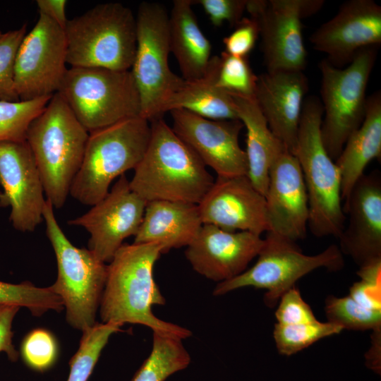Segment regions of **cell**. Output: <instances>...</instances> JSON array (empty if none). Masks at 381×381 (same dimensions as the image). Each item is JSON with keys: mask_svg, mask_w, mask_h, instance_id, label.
I'll list each match as a JSON object with an SVG mask.
<instances>
[{"mask_svg": "<svg viewBox=\"0 0 381 381\" xmlns=\"http://www.w3.org/2000/svg\"><path fill=\"white\" fill-rule=\"evenodd\" d=\"M217 85L231 96L255 97L258 76L253 72L247 57L221 54Z\"/></svg>", "mask_w": 381, "mask_h": 381, "instance_id": "obj_34", "label": "cell"}, {"mask_svg": "<svg viewBox=\"0 0 381 381\" xmlns=\"http://www.w3.org/2000/svg\"><path fill=\"white\" fill-rule=\"evenodd\" d=\"M269 231L296 242L306 236L308 199L300 164L288 150L274 159L265 195Z\"/></svg>", "mask_w": 381, "mask_h": 381, "instance_id": "obj_21", "label": "cell"}, {"mask_svg": "<svg viewBox=\"0 0 381 381\" xmlns=\"http://www.w3.org/2000/svg\"><path fill=\"white\" fill-rule=\"evenodd\" d=\"M146 205L123 174L104 198L68 223L85 229L90 235L88 249L101 261L109 262L123 240L138 232Z\"/></svg>", "mask_w": 381, "mask_h": 381, "instance_id": "obj_14", "label": "cell"}, {"mask_svg": "<svg viewBox=\"0 0 381 381\" xmlns=\"http://www.w3.org/2000/svg\"><path fill=\"white\" fill-rule=\"evenodd\" d=\"M89 132L59 92L30 122L25 134L47 199L54 208L66 202L84 156Z\"/></svg>", "mask_w": 381, "mask_h": 381, "instance_id": "obj_3", "label": "cell"}, {"mask_svg": "<svg viewBox=\"0 0 381 381\" xmlns=\"http://www.w3.org/2000/svg\"><path fill=\"white\" fill-rule=\"evenodd\" d=\"M20 306L11 304H0V352H5L11 361H16L18 353L16 350L12 339V322Z\"/></svg>", "mask_w": 381, "mask_h": 381, "instance_id": "obj_40", "label": "cell"}, {"mask_svg": "<svg viewBox=\"0 0 381 381\" xmlns=\"http://www.w3.org/2000/svg\"><path fill=\"white\" fill-rule=\"evenodd\" d=\"M349 296L363 306L381 310L380 286L361 279L351 286Z\"/></svg>", "mask_w": 381, "mask_h": 381, "instance_id": "obj_41", "label": "cell"}, {"mask_svg": "<svg viewBox=\"0 0 381 381\" xmlns=\"http://www.w3.org/2000/svg\"><path fill=\"white\" fill-rule=\"evenodd\" d=\"M279 301L275 312L279 324L296 325L318 320L311 308L305 302L299 290L295 286L284 293Z\"/></svg>", "mask_w": 381, "mask_h": 381, "instance_id": "obj_37", "label": "cell"}, {"mask_svg": "<svg viewBox=\"0 0 381 381\" xmlns=\"http://www.w3.org/2000/svg\"><path fill=\"white\" fill-rule=\"evenodd\" d=\"M231 97L238 119L246 128V176L255 189L265 196L271 165L286 148L270 131L255 97Z\"/></svg>", "mask_w": 381, "mask_h": 381, "instance_id": "obj_25", "label": "cell"}, {"mask_svg": "<svg viewBox=\"0 0 381 381\" xmlns=\"http://www.w3.org/2000/svg\"><path fill=\"white\" fill-rule=\"evenodd\" d=\"M0 304L25 307L35 316L49 310L59 312L64 306L60 296L50 286L37 287L30 282L15 284L0 281Z\"/></svg>", "mask_w": 381, "mask_h": 381, "instance_id": "obj_31", "label": "cell"}, {"mask_svg": "<svg viewBox=\"0 0 381 381\" xmlns=\"http://www.w3.org/2000/svg\"><path fill=\"white\" fill-rule=\"evenodd\" d=\"M27 33V25L0 36V100L20 101L15 89L14 67L19 46Z\"/></svg>", "mask_w": 381, "mask_h": 381, "instance_id": "obj_35", "label": "cell"}, {"mask_svg": "<svg viewBox=\"0 0 381 381\" xmlns=\"http://www.w3.org/2000/svg\"><path fill=\"white\" fill-rule=\"evenodd\" d=\"M150 136V122L140 116L89 133L83 162L69 194L85 205L92 206L100 201L114 179L138 165Z\"/></svg>", "mask_w": 381, "mask_h": 381, "instance_id": "obj_5", "label": "cell"}, {"mask_svg": "<svg viewBox=\"0 0 381 381\" xmlns=\"http://www.w3.org/2000/svg\"><path fill=\"white\" fill-rule=\"evenodd\" d=\"M323 4L322 0H247L246 10L258 25L267 72L303 71L307 52L302 19Z\"/></svg>", "mask_w": 381, "mask_h": 381, "instance_id": "obj_12", "label": "cell"}, {"mask_svg": "<svg viewBox=\"0 0 381 381\" xmlns=\"http://www.w3.org/2000/svg\"><path fill=\"white\" fill-rule=\"evenodd\" d=\"M264 243L260 236L249 231H229L202 224L185 255L196 272L220 283L246 271Z\"/></svg>", "mask_w": 381, "mask_h": 381, "instance_id": "obj_18", "label": "cell"}, {"mask_svg": "<svg viewBox=\"0 0 381 381\" xmlns=\"http://www.w3.org/2000/svg\"><path fill=\"white\" fill-rule=\"evenodd\" d=\"M381 327L373 330L372 345L365 355L366 365L376 373L380 372Z\"/></svg>", "mask_w": 381, "mask_h": 381, "instance_id": "obj_43", "label": "cell"}, {"mask_svg": "<svg viewBox=\"0 0 381 381\" xmlns=\"http://www.w3.org/2000/svg\"><path fill=\"white\" fill-rule=\"evenodd\" d=\"M137 45L131 72L140 100V116L162 118L172 95L185 80L169 65V15L157 3L143 2L136 16Z\"/></svg>", "mask_w": 381, "mask_h": 381, "instance_id": "obj_10", "label": "cell"}, {"mask_svg": "<svg viewBox=\"0 0 381 381\" xmlns=\"http://www.w3.org/2000/svg\"><path fill=\"white\" fill-rule=\"evenodd\" d=\"M71 67L131 70L137 45L136 18L120 3L95 6L68 20L64 29Z\"/></svg>", "mask_w": 381, "mask_h": 381, "instance_id": "obj_6", "label": "cell"}, {"mask_svg": "<svg viewBox=\"0 0 381 381\" xmlns=\"http://www.w3.org/2000/svg\"><path fill=\"white\" fill-rule=\"evenodd\" d=\"M121 326L113 322H96L83 331L79 348L69 362L67 381H87L110 336L121 331Z\"/></svg>", "mask_w": 381, "mask_h": 381, "instance_id": "obj_29", "label": "cell"}, {"mask_svg": "<svg viewBox=\"0 0 381 381\" xmlns=\"http://www.w3.org/2000/svg\"><path fill=\"white\" fill-rule=\"evenodd\" d=\"M66 55L64 29L40 14L16 56L14 83L19 100L52 97L57 92L68 69Z\"/></svg>", "mask_w": 381, "mask_h": 381, "instance_id": "obj_13", "label": "cell"}, {"mask_svg": "<svg viewBox=\"0 0 381 381\" xmlns=\"http://www.w3.org/2000/svg\"><path fill=\"white\" fill-rule=\"evenodd\" d=\"M0 206L10 207L18 231H32L43 219L46 200L32 152L25 140L0 142Z\"/></svg>", "mask_w": 381, "mask_h": 381, "instance_id": "obj_16", "label": "cell"}, {"mask_svg": "<svg viewBox=\"0 0 381 381\" xmlns=\"http://www.w3.org/2000/svg\"><path fill=\"white\" fill-rule=\"evenodd\" d=\"M51 97L28 101L0 100V142L25 140L29 124L45 107Z\"/></svg>", "mask_w": 381, "mask_h": 381, "instance_id": "obj_33", "label": "cell"}, {"mask_svg": "<svg viewBox=\"0 0 381 381\" xmlns=\"http://www.w3.org/2000/svg\"><path fill=\"white\" fill-rule=\"evenodd\" d=\"M193 1L175 0L169 16L170 51L186 81L202 78L211 59V44L200 30Z\"/></svg>", "mask_w": 381, "mask_h": 381, "instance_id": "obj_26", "label": "cell"}, {"mask_svg": "<svg viewBox=\"0 0 381 381\" xmlns=\"http://www.w3.org/2000/svg\"><path fill=\"white\" fill-rule=\"evenodd\" d=\"M43 219L58 268L57 279L50 287L63 301L67 322L83 332L96 323L107 265L89 249L77 248L70 242L59 226L54 207L47 199L43 209Z\"/></svg>", "mask_w": 381, "mask_h": 381, "instance_id": "obj_7", "label": "cell"}, {"mask_svg": "<svg viewBox=\"0 0 381 381\" xmlns=\"http://www.w3.org/2000/svg\"><path fill=\"white\" fill-rule=\"evenodd\" d=\"M169 111L174 132L217 176L247 175V157L238 141L244 126L239 119H209L181 109Z\"/></svg>", "mask_w": 381, "mask_h": 381, "instance_id": "obj_15", "label": "cell"}, {"mask_svg": "<svg viewBox=\"0 0 381 381\" xmlns=\"http://www.w3.org/2000/svg\"><path fill=\"white\" fill-rule=\"evenodd\" d=\"M377 47L362 49L343 68L332 66L325 59L319 64L324 116L320 134L324 147L334 161L363 121L366 90Z\"/></svg>", "mask_w": 381, "mask_h": 381, "instance_id": "obj_9", "label": "cell"}, {"mask_svg": "<svg viewBox=\"0 0 381 381\" xmlns=\"http://www.w3.org/2000/svg\"><path fill=\"white\" fill-rule=\"evenodd\" d=\"M145 154L129 181L147 202L168 200L198 204L214 182L197 155L162 118L150 121Z\"/></svg>", "mask_w": 381, "mask_h": 381, "instance_id": "obj_2", "label": "cell"}, {"mask_svg": "<svg viewBox=\"0 0 381 381\" xmlns=\"http://www.w3.org/2000/svg\"><path fill=\"white\" fill-rule=\"evenodd\" d=\"M202 225L197 204L153 200L147 202L134 243H159L164 253L188 246Z\"/></svg>", "mask_w": 381, "mask_h": 381, "instance_id": "obj_23", "label": "cell"}, {"mask_svg": "<svg viewBox=\"0 0 381 381\" xmlns=\"http://www.w3.org/2000/svg\"><path fill=\"white\" fill-rule=\"evenodd\" d=\"M323 116L318 98L307 97L303 104L294 155L300 164L306 188L308 226L317 237L338 238L346 222L341 198V176L328 155L320 134Z\"/></svg>", "mask_w": 381, "mask_h": 381, "instance_id": "obj_4", "label": "cell"}, {"mask_svg": "<svg viewBox=\"0 0 381 381\" xmlns=\"http://www.w3.org/2000/svg\"><path fill=\"white\" fill-rule=\"evenodd\" d=\"M193 4L202 7L213 25L219 27L226 21L236 26L243 18L247 0H198Z\"/></svg>", "mask_w": 381, "mask_h": 381, "instance_id": "obj_39", "label": "cell"}, {"mask_svg": "<svg viewBox=\"0 0 381 381\" xmlns=\"http://www.w3.org/2000/svg\"><path fill=\"white\" fill-rule=\"evenodd\" d=\"M198 206L202 224L259 236L269 231L265 198L246 175L217 176Z\"/></svg>", "mask_w": 381, "mask_h": 381, "instance_id": "obj_19", "label": "cell"}, {"mask_svg": "<svg viewBox=\"0 0 381 381\" xmlns=\"http://www.w3.org/2000/svg\"><path fill=\"white\" fill-rule=\"evenodd\" d=\"M220 57H211L204 75L184 82L168 102L165 112L181 109L214 120L238 119L233 97L217 85Z\"/></svg>", "mask_w": 381, "mask_h": 381, "instance_id": "obj_27", "label": "cell"}, {"mask_svg": "<svg viewBox=\"0 0 381 381\" xmlns=\"http://www.w3.org/2000/svg\"><path fill=\"white\" fill-rule=\"evenodd\" d=\"M164 246L159 243H124L107 265L106 282L99 304L102 322L140 324L153 333L184 339L191 332L155 315L154 305L165 299L153 277L155 263Z\"/></svg>", "mask_w": 381, "mask_h": 381, "instance_id": "obj_1", "label": "cell"}, {"mask_svg": "<svg viewBox=\"0 0 381 381\" xmlns=\"http://www.w3.org/2000/svg\"><path fill=\"white\" fill-rule=\"evenodd\" d=\"M258 37L256 21L251 18H243L235 26V30L224 38V52L234 56L247 57Z\"/></svg>", "mask_w": 381, "mask_h": 381, "instance_id": "obj_38", "label": "cell"}, {"mask_svg": "<svg viewBox=\"0 0 381 381\" xmlns=\"http://www.w3.org/2000/svg\"><path fill=\"white\" fill-rule=\"evenodd\" d=\"M190 362V356L181 339L153 333L151 353L131 381H164Z\"/></svg>", "mask_w": 381, "mask_h": 381, "instance_id": "obj_28", "label": "cell"}, {"mask_svg": "<svg viewBox=\"0 0 381 381\" xmlns=\"http://www.w3.org/2000/svg\"><path fill=\"white\" fill-rule=\"evenodd\" d=\"M348 223L340 236L339 249L361 267L381 260V174H363L344 199Z\"/></svg>", "mask_w": 381, "mask_h": 381, "instance_id": "obj_20", "label": "cell"}, {"mask_svg": "<svg viewBox=\"0 0 381 381\" xmlns=\"http://www.w3.org/2000/svg\"><path fill=\"white\" fill-rule=\"evenodd\" d=\"M308 90V81L303 71H266L257 79V104L272 133L293 155Z\"/></svg>", "mask_w": 381, "mask_h": 381, "instance_id": "obj_22", "label": "cell"}, {"mask_svg": "<svg viewBox=\"0 0 381 381\" xmlns=\"http://www.w3.org/2000/svg\"><path fill=\"white\" fill-rule=\"evenodd\" d=\"M2 33H3V32H1L0 31V36L1 35Z\"/></svg>", "mask_w": 381, "mask_h": 381, "instance_id": "obj_44", "label": "cell"}, {"mask_svg": "<svg viewBox=\"0 0 381 381\" xmlns=\"http://www.w3.org/2000/svg\"><path fill=\"white\" fill-rule=\"evenodd\" d=\"M57 92L89 133L140 116V96L130 70L71 67Z\"/></svg>", "mask_w": 381, "mask_h": 381, "instance_id": "obj_8", "label": "cell"}, {"mask_svg": "<svg viewBox=\"0 0 381 381\" xmlns=\"http://www.w3.org/2000/svg\"><path fill=\"white\" fill-rule=\"evenodd\" d=\"M313 48L337 68L349 64L362 49L381 43V7L373 0H350L309 38Z\"/></svg>", "mask_w": 381, "mask_h": 381, "instance_id": "obj_17", "label": "cell"}, {"mask_svg": "<svg viewBox=\"0 0 381 381\" xmlns=\"http://www.w3.org/2000/svg\"><path fill=\"white\" fill-rule=\"evenodd\" d=\"M40 14H42L64 29L68 19L66 14V0H37Z\"/></svg>", "mask_w": 381, "mask_h": 381, "instance_id": "obj_42", "label": "cell"}, {"mask_svg": "<svg viewBox=\"0 0 381 381\" xmlns=\"http://www.w3.org/2000/svg\"><path fill=\"white\" fill-rule=\"evenodd\" d=\"M264 240L255 264L238 276L218 283L213 295H223L245 286L265 289L267 290L265 303L273 308L282 296L308 273L320 267L338 271L344 265L343 254L334 244L317 255H308L296 242L272 231H267Z\"/></svg>", "mask_w": 381, "mask_h": 381, "instance_id": "obj_11", "label": "cell"}, {"mask_svg": "<svg viewBox=\"0 0 381 381\" xmlns=\"http://www.w3.org/2000/svg\"><path fill=\"white\" fill-rule=\"evenodd\" d=\"M325 310L328 322L343 329L374 330L381 327V310L363 306L349 295L342 298L328 296Z\"/></svg>", "mask_w": 381, "mask_h": 381, "instance_id": "obj_32", "label": "cell"}, {"mask_svg": "<svg viewBox=\"0 0 381 381\" xmlns=\"http://www.w3.org/2000/svg\"><path fill=\"white\" fill-rule=\"evenodd\" d=\"M343 329L332 322L318 320L309 323L274 325L273 336L279 353L293 355L326 337L337 334Z\"/></svg>", "mask_w": 381, "mask_h": 381, "instance_id": "obj_30", "label": "cell"}, {"mask_svg": "<svg viewBox=\"0 0 381 381\" xmlns=\"http://www.w3.org/2000/svg\"><path fill=\"white\" fill-rule=\"evenodd\" d=\"M381 157V93L367 97L363 121L347 139L334 161L341 176V198L344 200L364 169L373 159Z\"/></svg>", "mask_w": 381, "mask_h": 381, "instance_id": "obj_24", "label": "cell"}, {"mask_svg": "<svg viewBox=\"0 0 381 381\" xmlns=\"http://www.w3.org/2000/svg\"><path fill=\"white\" fill-rule=\"evenodd\" d=\"M21 356L30 368L40 372L51 368L58 356V345L54 335L44 329H35L23 340Z\"/></svg>", "mask_w": 381, "mask_h": 381, "instance_id": "obj_36", "label": "cell"}]
</instances>
